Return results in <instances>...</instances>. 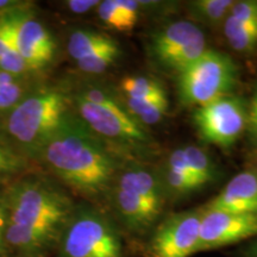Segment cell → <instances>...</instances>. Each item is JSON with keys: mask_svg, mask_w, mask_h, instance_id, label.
I'll use <instances>...</instances> for the list:
<instances>
[{"mask_svg": "<svg viewBox=\"0 0 257 257\" xmlns=\"http://www.w3.org/2000/svg\"><path fill=\"white\" fill-rule=\"evenodd\" d=\"M0 70H4L6 73L12 74V75L19 78L23 74L30 72L28 63L22 57L21 54L15 44V36H14V44L6 53L0 57Z\"/></svg>", "mask_w": 257, "mask_h": 257, "instance_id": "25", "label": "cell"}, {"mask_svg": "<svg viewBox=\"0 0 257 257\" xmlns=\"http://www.w3.org/2000/svg\"><path fill=\"white\" fill-rule=\"evenodd\" d=\"M55 253L57 257H124L114 219L89 204H76Z\"/></svg>", "mask_w": 257, "mask_h": 257, "instance_id": "5", "label": "cell"}, {"mask_svg": "<svg viewBox=\"0 0 257 257\" xmlns=\"http://www.w3.org/2000/svg\"><path fill=\"white\" fill-rule=\"evenodd\" d=\"M9 224V207L5 191H0V257H11L6 243V230Z\"/></svg>", "mask_w": 257, "mask_h": 257, "instance_id": "29", "label": "cell"}, {"mask_svg": "<svg viewBox=\"0 0 257 257\" xmlns=\"http://www.w3.org/2000/svg\"><path fill=\"white\" fill-rule=\"evenodd\" d=\"M15 44L30 70L46 68L56 54V42L50 31L30 14L15 12Z\"/></svg>", "mask_w": 257, "mask_h": 257, "instance_id": "11", "label": "cell"}, {"mask_svg": "<svg viewBox=\"0 0 257 257\" xmlns=\"http://www.w3.org/2000/svg\"><path fill=\"white\" fill-rule=\"evenodd\" d=\"M243 257H257V238L243 249Z\"/></svg>", "mask_w": 257, "mask_h": 257, "instance_id": "34", "label": "cell"}, {"mask_svg": "<svg viewBox=\"0 0 257 257\" xmlns=\"http://www.w3.org/2000/svg\"><path fill=\"white\" fill-rule=\"evenodd\" d=\"M253 237H257V213L204 210L197 252L224 248Z\"/></svg>", "mask_w": 257, "mask_h": 257, "instance_id": "10", "label": "cell"}, {"mask_svg": "<svg viewBox=\"0 0 257 257\" xmlns=\"http://www.w3.org/2000/svg\"><path fill=\"white\" fill-rule=\"evenodd\" d=\"M193 123L204 142L231 148L246 130L248 105L240 96H219L195 107Z\"/></svg>", "mask_w": 257, "mask_h": 257, "instance_id": "8", "label": "cell"}, {"mask_svg": "<svg viewBox=\"0 0 257 257\" xmlns=\"http://www.w3.org/2000/svg\"><path fill=\"white\" fill-rule=\"evenodd\" d=\"M37 157L57 180L89 201L106 198L118 170L130 160L96 136L74 111Z\"/></svg>", "mask_w": 257, "mask_h": 257, "instance_id": "2", "label": "cell"}, {"mask_svg": "<svg viewBox=\"0 0 257 257\" xmlns=\"http://www.w3.org/2000/svg\"><path fill=\"white\" fill-rule=\"evenodd\" d=\"M98 17L106 27L120 32H128L136 27L146 9V2L140 0H104L98 8Z\"/></svg>", "mask_w": 257, "mask_h": 257, "instance_id": "15", "label": "cell"}, {"mask_svg": "<svg viewBox=\"0 0 257 257\" xmlns=\"http://www.w3.org/2000/svg\"><path fill=\"white\" fill-rule=\"evenodd\" d=\"M121 54V49L119 43H114L113 46L105 48L94 55L86 57L81 61H78L79 69L86 74H101L107 70L110 67L117 62Z\"/></svg>", "mask_w": 257, "mask_h": 257, "instance_id": "24", "label": "cell"}, {"mask_svg": "<svg viewBox=\"0 0 257 257\" xmlns=\"http://www.w3.org/2000/svg\"><path fill=\"white\" fill-rule=\"evenodd\" d=\"M72 111L69 91L56 86L41 87L12 108L5 121L6 135L25 157H37Z\"/></svg>", "mask_w": 257, "mask_h": 257, "instance_id": "4", "label": "cell"}, {"mask_svg": "<svg viewBox=\"0 0 257 257\" xmlns=\"http://www.w3.org/2000/svg\"><path fill=\"white\" fill-rule=\"evenodd\" d=\"M204 210L181 211L161 220L148 244L149 257H189L197 253Z\"/></svg>", "mask_w": 257, "mask_h": 257, "instance_id": "9", "label": "cell"}, {"mask_svg": "<svg viewBox=\"0 0 257 257\" xmlns=\"http://www.w3.org/2000/svg\"><path fill=\"white\" fill-rule=\"evenodd\" d=\"M256 160H257V155H256Z\"/></svg>", "mask_w": 257, "mask_h": 257, "instance_id": "36", "label": "cell"}, {"mask_svg": "<svg viewBox=\"0 0 257 257\" xmlns=\"http://www.w3.org/2000/svg\"><path fill=\"white\" fill-rule=\"evenodd\" d=\"M224 35L229 46L238 53H251L257 48V25L243 24L227 16Z\"/></svg>", "mask_w": 257, "mask_h": 257, "instance_id": "22", "label": "cell"}, {"mask_svg": "<svg viewBox=\"0 0 257 257\" xmlns=\"http://www.w3.org/2000/svg\"><path fill=\"white\" fill-rule=\"evenodd\" d=\"M229 17L239 23L257 25V0L234 2Z\"/></svg>", "mask_w": 257, "mask_h": 257, "instance_id": "26", "label": "cell"}, {"mask_svg": "<svg viewBox=\"0 0 257 257\" xmlns=\"http://www.w3.org/2000/svg\"><path fill=\"white\" fill-rule=\"evenodd\" d=\"M21 3L12 2V0H0V15H9L18 11L21 8Z\"/></svg>", "mask_w": 257, "mask_h": 257, "instance_id": "31", "label": "cell"}, {"mask_svg": "<svg viewBox=\"0 0 257 257\" xmlns=\"http://www.w3.org/2000/svg\"><path fill=\"white\" fill-rule=\"evenodd\" d=\"M148 48L157 66L176 75L207 50L205 34L191 21H174L159 28Z\"/></svg>", "mask_w": 257, "mask_h": 257, "instance_id": "7", "label": "cell"}, {"mask_svg": "<svg viewBox=\"0 0 257 257\" xmlns=\"http://www.w3.org/2000/svg\"><path fill=\"white\" fill-rule=\"evenodd\" d=\"M9 207L6 243L11 257H50L76 204L43 176H28L4 189Z\"/></svg>", "mask_w": 257, "mask_h": 257, "instance_id": "1", "label": "cell"}, {"mask_svg": "<svg viewBox=\"0 0 257 257\" xmlns=\"http://www.w3.org/2000/svg\"><path fill=\"white\" fill-rule=\"evenodd\" d=\"M14 14L4 15L0 17V57L4 55L6 51L11 48L12 44H14Z\"/></svg>", "mask_w": 257, "mask_h": 257, "instance_id": "28", "label": "cell"}, {"mask_svg": "<svg viewBox=\"0 0 257 257\" xmlns=\"http://www.w3.org/2000/svg\"><path fill=\"white\" fill-rule=\"evenodd\" d=\"M106 199L118 223L135 234H144L152 230L162 214L136 194L115 185L108 189Z\"/></svg>", "mask_w": 257, "mask_h": 257, "instance_id": "12", "label": "cell"}, {"mask_svg": "<svg viewBox=\"0 0 257 257\" xmlns=\"http://www.w3.org/2000/svg\"><path fill=\"white\" fill-rule=\"evenodd\" d=\"M100 4L99 0H68L66 3L67 8H68L73 14L82 15L87 14L92 11L93 9H96Z\"/></svg>", "mask_w": 257, "mask_h": 257, "instance_id": "30", "label": "cell"}, {"mask_svg": "<svg viewBox=\"0 0 257 257\" xmlns=\"http://www.w3.org/2000/svg\"><path fill=\"white\" fill-rule=\"evenodd\" d=\"M155 168L168 200L182 199L201 189L192 179L166 165L163 161H161L159 167Z\"/></svg>", "mask_w": 257, "mask_h": 257, "instance_id": "19", "label": "cell"}, {"mask_svg": "<svg viewBox=\"0 0 257 257\" xmlns=\"http://www.w3.org/2000/svg\"><path fill=\"white\" fill-rule=\"evenodd\" d=\"M257 118V87L253 93L251 102L248 106V121L253 120Z\"/></svg>", "mask_w": 257, "mask_h": 257, "instance_id": "32", "label": "cell"}, {"mask_svg": "<svg viewBox=\"0 0 257 257\" xmlns=\"http://www.w3.org/2000/svg\"><path fill=\"white\" fill-rule=\"evenodd\" d=\"M165 93L162 83L152 76L128 75L119 82V94L123 100H141Z\"/></svg>", "mask_w": 257, "mask_h": 257, "instance_id": "21", "label": "cell"}, {"mask_svg": "<svg viewBox=\"0 0 257 257\" xmlns=\"http://www.w3.org/2000/svg\"><path fill=\"white\" fill-rule=\"evenodd\" d=\"M181 150L189 170L202 188L219 179L218 167L204 148L189 144L181 147Z\"/></svg>", "mask_w": 257, "mask_h": 257, "instance_id": "17", "label": "cell"}, {"mask_svg": "<svg viewBox=\"0 0 257 257\" xmlns=\"http://www.w3.org/2000/svg\"><path fill=\"white\" fill-rule=\"evenodd\" d=\"M233 4V0H194L188 3V10L195 22L217 27L224 24Z\"/></svg>", "mask_w": 257, "mask_h": 257, "instance_id": "20", "label": "cell"}, {"mask_svg": "<svg viewBox=\"0 0 257 257\" xmlns=\"http://www.w3.org/2000/svg\"><path fill=\"white\" fill-rule=\"evenodd\" d=\"M25 95V89L21 81L8 86H0V111L12 110Z\"/></svg>", "mask_w": 257, "mask_h": 257, "instance_id": "27", "label": "cell"}, {"mask_svg": "<svg viewBox=\"0 0 257 257\" xmlns=\"http://www.w3.org/2000/svg\"><path fill=\"white\" fill-rule=\"evenodd\" d=\"M238 66L229 55L207 49L178 74L179 100L185 106L199 107L231 94L238 82Z\"/></svg>", "mask_w": 257, "mask_h": 257, "instance_id": "6", "label": "cell"}, {"mask_svg": "<svg viewBox=\"0 0 257 257\" xmlns=\"http://www.w3.org/2000/svg\"><path fill=\"white\" fill-rule=\"evenodd\" d=\"M25 159L27 157L15 147L8 135H0V181L23 172L27 167Z\"/></svg>", "mask_w": 257, "mask_h": 257, "instance_id": "23", "label": "cell"}, {"mask_svg": "<svg viewBox=\"0 0 257 257\" xmlns=\"http://www.w3.org/2000/svg\"><path fill=\"white\" fill-rule=\"evenodd\" d=\"M69 94L74 113L126 159H143L155 152L153 136L128 113L120 94L113 88L101 83H83Z\"/></svg>", "mask_w": 257, "mask_h": 257, "instance_id": "3", "label": "cell"}, {"mask_svg": "<svg viewBox=\"0 0 257 257\" xmlns=\"http://www.w3.org/2000/svg\"><path fill=\"white\" fill-rule=\"evenodd\" d=\"M117 43V41L111 36L101 34L95 30L89 29H78L70 34L67 50L69 56L78 62L86 57L94 55L95 53L105 48H108Z\"/></svg>", "mask_w": 257, "mask_h": 257, "instance_id": "16", "label": "cell"}, {"mask_svg": "<svg viewBox=\"0 0 257 257\" xmlns=\"http://www.w3.org/2000/svg\"><path fill=\"white\" fill-rule=\"evenodd\" d=\"M246 130L251 137V140L256 141L257 142V118L253 120H250L246 123Z\"/></svg>", "mask_w": 257, "mask_h": 257, "instance_id": "35", "label": "cell"}, {"mask_svg": "<svg viewBox=\"0 0 257 257\" xmlns=\"http://www.w3.org/2000/svg\"><path fill=\"white\" fill-rule=\"evenodd\" d=\"M17 81H19V78L17 76L6 73L4 70H0V86H8Z\"/></svg>", "mask_w": 257, "mask_h": 257, "instance_id": "33", "label": "cell"}, {"mask_svg": "<svg viewBox=\"0 0 257 257\" xmlns=\"http://www.w3.org/2000/svg\"><path fill=\"white\" fill-rule=\"evenodd\" d=\"M126 110L137 121L144 126L157 124L162 120L169 108L167 93L156 96H150L141 100H123Z\"/></svg>", "mask_w": 257, "mask_h": 257, "instance_id": "18", "label": "cell"}, {"mask_svg": "<svg viewBox=\"0 0 257 257\" xmlns=\"http://www.w3.org/2000/svg\"><path fill=\"white\" fill-rule=\"evenodd\" d=\"M202 208L236 213H257V169L244 170L234 175Z\"/></svg>", "mask_w": 257, "mask_h": 257, "instance_id": "14", "label": "cell"}, {"mask_svg": "<svg viewBox=\"0 0 257 257\" xmlns=\"http://www.w3.org/2000/svg\"><path fill=\"white\" fill-rule=\"evenodd\" d=\"M112 185L134 193L160 212H163L168 201L155 167L147 166L140 160L125 161Z\"/></svg>", "mask_w": 257, "mask_h": 257, "instance_id": "13", "label": "cell"}]
</instances>
